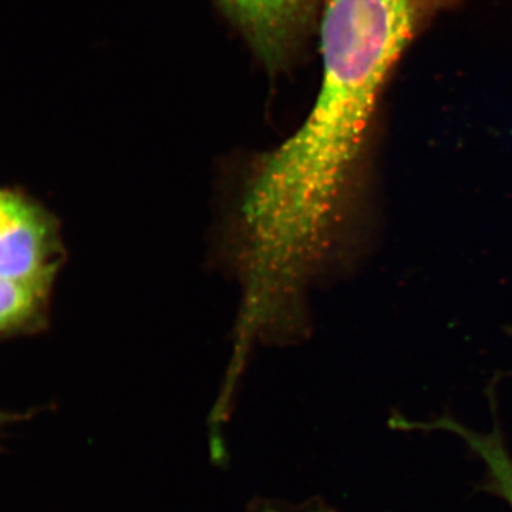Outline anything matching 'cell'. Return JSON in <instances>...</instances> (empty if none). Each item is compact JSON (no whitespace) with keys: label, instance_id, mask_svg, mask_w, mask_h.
<instances>
[{"label":"cell","instance_id":"6da1fadb","mask_svg":"<svg viewBox=\"0 0 512 512\" xmlns=\"http://www.w3.org/2000/svg\"><path fill=\"white\" fill-rule=\"evenodd\" d=\"M451 0H326L322 80L293 136L252 165L269 215L305 232L335 227L384 83L406 47Z\"/></svg>","mask_w":512,"mask_h":512},{"label":"cell","instance_id":"7a4b0ae2","mask_svg":"<svg viewBox=\"0 0 512 512\" xmlns=\"http://www.w3.org/2000/svg\"><path fill=\"white\" fill-rule=\"evenodd\" d=\"M62 259L55 215L28 195L0 190V278L50 293Z\"/></svg>","mask_w":512,"mask_h":512},{"label":"cell","instance_id":"3957f363","mask_svg":"<svg viewBox=\"0 0 512 512\" xmlns=\"http://www.w3.org/2000/svg\"><path fill=\"white\" fill-rule=\"evenodd\" d=\"M266 66L285 62L322 15L326 0H217Z\"/></svg>","mask_w":512,"mask_h":512},{"label":"cell","instance_id":"277c9868","mask_svg":"<svg viewBox=\"0 0 512 512\" xmlns=\"http://www.w3.org/2000/svg\"><path fill=\"white\" fill-rule=\"evenodd\" d=\"M397 427L402 430H441L456 434L460 437L474 454L483 461L487 471L488 488L500 495L510 505L512 511V456L505 446L500 430L494 427L493 431L480 433L468 429L451 417H441L433 421H412L400 417Z\"/></svg>","mask_w":512,"mask_h":512},{"label":"cell","instance_id":"5b68a950","mask_svg":"<svg viewBox=\"0 0 512 512\" xmlns=\"http://www.w3.org/2000/svg\"><path fill=\"white\" fill-rule=\"evenodd\" d=\"M49 293L0 278V333L33 329L45 319Z\"/></svg>","mask_w":512,"mask_h":512},{"label":"cell","instance_id":"8992f818","mask_svg":"<svg viewBox=\"0 0 512 512\" xmlns=\"http://www.w3.org/2000/svg\"><path fill=\"white\" fill-rule=\"evenodd\" d=\"M13 419H15V417H13L12 414L0 410V430H2L6 424H9L10 421H13Z\"/></svg>","mask_w":512,"mask_h":512}]
</instances>
